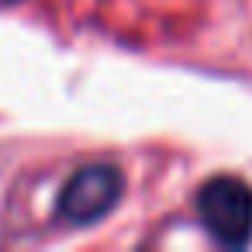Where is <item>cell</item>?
I'll return each mask as SVG.
<instances>
[{
  "label": "cell",
  "instance_id": "7a4b0ae2",
  "mask_svg": "<svg viewBox=\"0 0 252 252\" xmlns=\"http://www.w3.org/2000/svg\"><path fill=\"white\" fill-rule=\"evenodd\" d=\"M125 193V176L114 162H90V166H80L66 187L59 190V200H56V218L73 224V228H87V224H97L104 221L118 200Z\"/></svg>",
  "mask_w": 252,
  "mask_h": 252
},
{
  "label": "cell",
  "instance_id": "6da1fadb",
  "mask_svg": "<svg viewBox=\"0 0 252 252\" xmlns=\"http://www.w3.org/2000/svg\"><path fill=\"white\" fill-rule=\"evenodd\" d=\"M197 214L207 235L224 249L252 242V187L238 176H214L197 190Z\"/></svg>",
  "mask_w": 252,
  "mask_h": 252
}]
</instances>
